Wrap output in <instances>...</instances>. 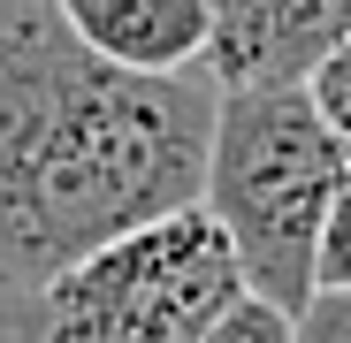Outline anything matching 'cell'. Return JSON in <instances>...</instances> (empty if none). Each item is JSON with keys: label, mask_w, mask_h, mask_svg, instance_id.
<instances>
[{"label": "cell", "mask_w": 351, "mask_h": 343, "mask_svg": "<svg viewBox=\"0 0 351 343\" xmlns=\"http://www.w3.org/2000/svg\"><path fill=\"white\" fill-rule=\"evenodd\" d=\"M214 77H130L53 0H0V290L38 298L77 259L191 214L214 145Z\"/></svg>", "instance_id": "obj_1"}, {"label": "cell", "mask_w": 351, "mask_h": 343, "mask_svg": "<svg viewBox=\"0 0 351 343\" xmlns=\"http://www.w3.org/2000/svg\"><path fill=\"white\" fill-rule=\"evenodd\" d=\"M343 168H351V145L328 130V114L313 107L306 84L221 92L199 206L237 259L245 298H260L290 320L313 305L321 229L343 191Z\"/></svg>", "instance_id": "obj_2"}, {"label": "cell", "mask_w": 351, "mask_h": 343, "mask_svg": "<svg viewBox=\"0 0 351 343\" xmlns=\"http://www.w3.org/2000/svg\"><path fill=\"white\" fill-rule=\"evenodd\" d=\"M237 305L245 275L206 206H191L23 298V343H206Z\"/></svg>", "instance_id": "obj_3"}, {"label": "cell", "mask_w": 351, "mask_h": 343, "mask_svg": "<svg viewBox=\"0 0 351 343\" xmlns=\"http://www.w3.org/2000/svg\"><path fill=\"white\" fill-rule=\"evenodd\" d=\"M206 77L214 92H282L351 38V0H206Z\"/></svg>", "instance_id": "obj_4"}, {"label": "cell", "mask_w": 351, "mask_h": 343, "mask_svg": "<svg viewBox=\"0 0 351 343\" xmlns=\"http://www.w3.org/2000/svg\"><path fill=\"white\" fill-rule=\"evenodd\" d=\"M62 23L130 77H191L206 69V0H53Z\"/></svg>", "instance_id": "obj_5"}, {"label": "cell", "mask_w": 351, "mask_h": 343, "mask_svg": "<svg viewBox=\"0 0 351 343\" xmlns=\"http://www.w3.org/2000/svg\"><path fill=\"white\" fill-rule=\"evenodd\" d=\"M321 290H351V168H343V191L328 206V229H321V267H313V298Z\"/></svg>", "instance_id": "obj_6"}, {"label": "cell", "mask_w": 351, "mask_h": 343, "mask_svg": "<svg viewBox=\"0 0 351 343\" xmlns=\"http://www.w3.org/2000/svg\"><path fill=\"white\" fill-rule=\"evenodd\" d=\"M306 92H313V107L328 114V130L351 145V38H343V46L328 53V62L313 69V84H306Z\"/></svg>", "instance_id": "obj_7"}, {"label": "cell", "mask_w": 351, "mask_h": 343, "mask_svg": "<svg viewBox=\"0 0 351 343\" xmlns=\"http://www.w3.org/2000/svg\"><path fill=\"white\" fill-rule=\"evenodd\" d=\"M206 343H298V328H290V313H275V305H260V298H245L237 313H229Z\"/></svg>", "instance_id": "obj_8"}, {"label": "cell", "mask_w": 351, "mask_h": 343, "mask_svg": "<svg viewBox=\"0 0 351 343\" xmlns=\"http://www.w3.org/2000/svg\"><path fill=\"white\" fill-rule=\"evenodd\" d=\"M290 328H298V343H351V290H321Z\"/></svg>", "instance_id": "obj_9"}, {"label": "cell", "mask_w": 351, "mask_h": 343, "mask_svg": "<svg viewBox=\"0 0 351 343\" xmlns=\"http://www.w3.org/2000/svg\"><path fill=\"white\" fill-rule=\"evenodd\" d=\"M0 343H23V305L0 290Z\"/></svg>", "instance_id": "obj_10"}]
</instances>
